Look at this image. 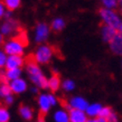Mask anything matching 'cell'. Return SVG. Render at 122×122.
<instances>
[{"mask_svg":"<svg viewBox=\"0 0 122 122\" xmlns=\"http://www.w3.org/2000/svg\"><path fill=\"white\" fill-rule=\"evenodd\" d=\"M37 122H46V121H45V119L43 118V117H39L38 120H37Z\"/></svg>","mask_w":122,"mask_h":122,"instance_id":"e575fe53","label":"cell"},{"mask_svg":"<svg viewBox=\"0 0 122 122\" xmlns=\"http://www.w3.org/2000/svg\"><path fill=\"white\" fill-rule=\"evenodd\" d=\"M2 43H4V36H2V35L0 34V45L2 44Z\"/></svg>","mask_w":122,"mask_h":122,"instance_id":"d590c367","label":"cell"},{"mask_svg":"<svg viewBox=\"0 0 122 122\" xmlns=\"http://www.w3.org/2000/svg\"><path fill=\"white\" fill-rule=\"evenodd\" d=\"M10 112L6 107H0V122H9Z\"/></svg>","mask_w":122,"mask_h":122,"instance_id":"7402d4cb","label":"cell"},{"mask_svg":"<svg viewBox=\"0 0 122 122\" xmlns=\"http://www.w3.org/2000/svg\"><path fill=\"white\" fill-rule=\"evenodd\" d=\"M9 87H10L11 93L14 94H21V93H25L28 89V84H27V81L25 78L19 77L16 78V80H12L8 83Z\"/></svg>","mask_w":122,"mask_h":122,"instance_id":"8992f818","label":"cell"},{"mask_svg":"<svg viewBox=\"0 0 122 122\" xmlns=\"http://www.w3.org/2000/svg\"><path fill=\"white\" fill-rule=\"evenodd\" d=\"M86 122H97V121H96V119H94V118H87Z\"/></svg>","mask_w":122,"mask_h":122,"instance_id":"836d02e7","label":"cell"},{"mask_svg":"<svg viewBox=\"0 0 122 122\" xmlns=\"http://www.w3.org/2000/svg\"><path fill=\"white\" fill-rule=\"evenodd\" d=\"M25 64V59L22 56L18 55H10L7 56L6 61V70H12V68H21L22 65Z\"/></svg>","mask_w":122,"mask_h":122,"instance_id":"ba28073f","label":"cell"},{"mask_svg":"<svg viewBox=\"0 0 122 122\" xmlns=\"http://www.w3.org/2000/svg\"><path fill=\"white\" fill-rule=\"evenodd\" d=\"M68 119H70V122H86L87 115L85 114L84 111L71 109L68 111Z\"/></svg>","mask_w":122,"mask_h":122,"instance_id":"8fae6325","label":"cell"},{"mask_svg":"<svg viewBox=\"0 0 122 122\" xmlns=\"http://www.w3.org/2000/svg\"><path fill=\"white\" fill-rule=\"evenodd\" d=\"M7 61V54L4 52V49L0 48V68H4Z\"/></svg>","mask_w":122,"mask_h":122,"instance_id":"484cf974","label":"cell"},{"mask_svg":"<svg viewBox=\"0 0 122 122\" xmlns=\"http://www.w3.org/2000/svg\"><path fill=\"white\" fill-rule=\"evenodd\" d=\"M53 119H54V122H70L68 111L64 110V109H58L57 111L54 112Z\"/></svg>","mask_w":122,"mask_h":122,"instance_id":"e0dca14e","label":"cell"},{"mask_svg":"<svg viewBox=\"0 0 122 122\" xmlns=\"http://www.w3.org/2000/svg\"><path fill=\"white\" fill-rule=\"evenodd\" d=\"M111 112H112V109L110 107H101L100 113H99V117L107 119L109 115L111 114Z\"/></svg>","mask_w":122,"mask_h":122,"instance_id":"d4e9b609","label":"cell"},{"mask_svg":"<svg viewBox=\"0 0 122 122\" xmlns=\"http://www.w3.org/2000/svg\"><path fill=\"white\" fill-rule=\"evenodd\" d=\"M4 101H5V104H6V105H11V104L14 103V101H15V97L12 95V93L9 94V95H7L6 97H4Z\"/></svg>","mask_w":122,"mask_h":122,"instance_id":"4316f807","label":"cell"},{"mask_svg":"<svg viewBox=\"0 0 122 122\" xmlns=\"http://www.w3.org/2000/svg\"><path fill=\"white\" fill-rule=\"evenodd\" d=\"M101 107H102V104L100 103H89L86 110H85V114L87 115V118H97L99 117V113L101 111Z\"/></svg>","mask_w":122,"mask_h":122,"instance_id":"7c38bea8","label":"cell"},{"mask_svg":"<svg viewBox=\"0 0 122 122\" xmlns=\"http://www.w3.org/2000/svg\"><path fill=\"white\" fill-rule=\"evenodd\" d=\"M107 122H119V117L112 111L111 114L107 118Z\"/></svg>","mask_w":122,"mask_h":122,"instance_id":"83f0119b","label":"cell"},{"mask_svg":"<svg viewBox=\"0 0 122 122\" xmlns=\"http://www.w3.org/2000/svg\"><path fill=\"white\" fill-rule=\"evenodd\" d=\"M109 46L111 52L115 55H121L122 54V35L120 31L115 34V36L109 41Z\"/></svg>","mask_w":122,"mask_h":122,"instance_id":"9c48e42d","label":"cell"},{"mask_svg":"<svg viewBox=\"0 0 122 122\" xmlns=\"http://www.w3.org/2000/svg\"><path fill=\"white\" fill-rule=\"evenodd\" d=\"M19 115L25 121H30L34 118V110L28 105H20L19 107Z\"/></svg>","mask_w":122,"mask_h":122,"instance_id":"9a60e30c","label":"cell"},{"mask_svg":"<svg viewBox=\"0 0 122 122\" xmlns=\"http://www.w3.org/2000/svg\"><path fill=\"white\" fill-rule=\"evenodd\" d=\"M51 35V27L48 26L46 22H39L36 28H35V33H34V39L36 43L41 44L48 39Z\"/></svg>","mask_w":122,"mask_h":122,"instance_id":"5b68a950","label":"cell"},{"mask_svg":"<svg viewBox=\"0 0 122 122\" xmlns=\"http://www.w3.org/2000/svg\"><path fill=\"white\" fill-rule=\"evenodd\" d=\"M37 103H38V107H39V111H41V113L43 115L47 114L49 110H51V107H52V105L49 103V100H48V94H46V93L39 94Z\"/></svg>","mask_w":122,"mask_h":122,"instance_id":"30bf717a","label":"cell"},{"mask_svg":"<svg viewBox=\"0 0 122 122\" xmlns=\"http://www.w3.org/2000/svg\"><path fill=\"white\" fill-rule=\"evenodd\" d=\"M9 94H11V91H10V87H9L8 83L0 84V97H6Z\"/></svg>","mask_w":122,"mask_h":122,"instance_id":"cb8c5ba5","label":"cell"},{"mask_svg":"<svg viewBox=\"0 0 122 122\" xmlns=\"http://www.w3.org/2000/svg\"><path fill=\"white\" fill-rule=\"evenodd\" d=\"M102 1V4H103L104 8H107V9H114V8L118 7L119 2L121 1V0H101Z\"/></svg>","mask_w":122,"mask_h":122,"instance_id":"603a6c76","label":"cell"},{"mask_svg":"<svg viewBox=\"0 0 122 122\" xmlns=\"http://www.w3.org/2000/svg\"><path fill=\"white\" fill-rule=\"evenodd\" d=\"M54 56V48L49 45L43 44L36 49L34 58H35V63L37 64H47L49 61L53 58Z\"/></svg>","mask_w":122,"mask_h":122,"instance_id":"277c9868","label":"cell"},{"mask_svg":"<svg viewBox=\"0 0 122 122\" xmlns=\"http://www.w3.org/2000/svg\"><path fill=\"white\" fill-rule=\"evenodd\" d=\"M4 17H6V18L8 19V20H9V19H10V17H11V11H6V12H5V16Z\"/></svg>","mask_w":122,"mask_h":122,"instance_id":"4dcf8cb0","label":"cell"},{"mask_svg":"<svg viewBox=\"0 0 122 122\" xmlns=\"http://www.w3.org/2000/svg\"><path fill=\"white\" fill-rule=\"evenodd\" d=\"M99 14H100V17L105 26L111 27V28L115 29L117 31H120V33H121L122 20H121V18H120V16H119L114 10L107 9V8H102Z\"/></svg>","mask_w":122,"mask_h":122,"instance_id":"7a4b0ae2","label":"cell"},{"mask_svg":"<svg viewBox=\"0 0 122 122\" xmlns=\"http://www.w3.org/2000/svg\"><path fill=\"white\" fill-rule=\"evenodd\" d=\"M25 47H26V41L21 39L20 37L12 38L6 41L4 45V52L7 54V56L10 55H18L22 56L25 53Z\"/></svg>","mask_w":122,"mask_h":122,"instance_id":"3957f363","label":"cell"},{"mask_svg":"<svg viewBox=\"0 0 122 122\" xmlns=\"http://www.w3.org/2000/svg\"><path fill=\"white\" fill-rule=\"evenodd\" d=\"M26 71L30 81L35 84L37 89H47V78L37 63H35L34 61L29 62L26 66Z\"/></svg>","mask_w":122,"mask_h":122,"instance_id":"6da1fadb","label":"cell"},{"mask_svg":"<svg viewBox=\"0 0 122 122\" xmlns=\"http://www.w3.org/2000/svg\"><path fill=\"white\" fill-rule=\"evenodd\" d=\"M22 71L21 68H12V70H6L5 72V76H6V80L7 81H12V80H16V78H19L21 76Z\"/></svg>","mask_w":122,"mask_h":122,"instance_id":"ac0fdd59","label":"cell"},{"mask_svg":"<svg viewBox=\"0 0 122 122\" xmlns=\"http://www.w3.org/2000/svg\"><path fill=\"white\" fill-rule=\"evenodd\" d=\"M61 78H59L58 75H52L51 77L47 80V89H49L51 91L53 92H56V91H58L59 87H61Z\"/></svg>","mask_w":122,"mask_h":122,"instance_id":"2e32d148","label":"cell"},{"mask_svg":"<svg viewBox=\"0 0 122 122\" xmlns=\"http://www.w3.org/2000/svg\"><path fill=\"white\" fill-rule=\"evenodd\" d=\"M96 121L97 122H107V119L101 118V117H97V118H96Z\"/></svg>","mask_w":122,"mask_h":122,"instance_id":"1f68e13d","label":"cell"},{"mask_svg":"<svg viewBox=\"0 0 122 122\" xmlns=\"http://www.w3.org/2000/svg\"><path fill=\"white\" fill-rule=\"evenodd\" d=\"M68 105L71 109H74V110H80V111H85L86 107L89 105V102L86 101V99H84L81 95H76L71 97L68 101Z\"/></svg>","mask_w":122,"mask_h":122,"instance_id":"52a82bcc","label":"cell"},{"mask_svg":"<svg viewBox=\"0 0 122 122\" xmlns=\"http://www.w3.org/2000/svg\"><path fill=\"white\" fill-rule=\"evenodd\" d=\"M61 86L63 87V90L65 92H72V91H74L75 87H76V84H75V82L73 80H71V78H66L65 81H63L61 83Z\"/></svg>","mask_w":122,"mask_h":122,"instance_id":"44dd1931","label":"cell"},{"mask_svg":"<svg viewBox=\"0 0 122 122\" xmlns=\"http://www.w3.org/2000/svg\"><path fill=\"white\" fill-rule=\"evenodd\" d=\"M5 12H6V8H5L2 1L0 0V18H2L5 16Z\"/></svg>","mask_w":122,"mask_h":122,"instance_id":"f546056e","label":"cell"},{"mask_svg":"<svg viewBox=\"0 0 122 122\" xmlns=\"http://www.w3.org/2000/svg\"><path fill=\"white\" fill-rule=\"evenodd\" d=\"M38 90H39V89H37L36 86H34V87H31V92L35 93V94H37V93H38Z\"/></svg>","mask_w":122,"mask_h":122,"instance_id":"d6a6232c","label":"cell"},{"mask_svg":"<svg viewBox=\"0 0 122 122\" xmlns=\"http://www.w3.org/2000/svg\"><path fill=\"white\" fill-rule=\"evenodd\" d=\"M16 28H17V22L9 19L5 24L1 25V27H0V34L2 36H7V35H10Z\"/></svg>","mask_w":122,"mask_h":122,"instance_id":"5bb4252c","label":"cell"},{"mask_svg":"<svg viewBox=\"0 0 122 122\" xmlns=\"http://www.w3.org/2000/svg\"><path fill=\"white\" fill-rule=\"evenodd\" d=\"M100 31H101V38L104 41H107V43H109L115 36V34L118 33L115 29H113V28H111V27H109V26H105V25L101 27Z\"/></svg>","mask_w":122,"mask_h":122,"instance_id":"4fadbf2b","label":"cell"},{"mask_svg":"<svg viewBox=\"0 0 122 122\" xmlns=\"http://www.w3.org/2000/svg\"><path fill=\"white\" fill-rule=\"evenodd\" d=\"M65 25H66L65 20L63 18H61V17H57V18L53 19L52 24H51V28L53 30H55V31H61V30H63L65 28Z\"/></svg>","mask_w":122,"mask_h":122,"instance_id":"d6986e66","label":"cell"},{"mask_svg":"<svg viewBox=\"0 0 122 122\" xmlns=\"http://www.w3.org/2000/svg\"><path fill=\"white\" fill-rule=\"evenodd\" d=\"M0 84H1V82H0Z\"/></svg>","mask_w":122,"mask_h":122,"instance_id":"8d00e7d4","label":"cell"},{"mask_svg":"<svg viewBox=\"0 0 122 122\" xmlns=\"http://www.w3.org/2000/svg\"><path fill=\"white\" fill-rule=\"evenodd\" d=\"M2 4L6 9H8L9 11H14L20 7L21 0H2Z\"/></svg>","mask_w":122,"mask_h":122,"instance_id":"ffe728a7","label":"cell"},{"mask_svg":"<svg viewBox=\"0 0 122 122\" xmlns=\"http://www.w3.org/2000/svg\"><path fill=\"white\" fill-rule=\"evenodd\" d=\"M48 100H49V103L52 107H55L57 104V97L54 94H48Z\"/></svg>","mask_w":122,"mask_h":122,"instance_id":"f1b7e54d","label":"cell"}]
</instances>
